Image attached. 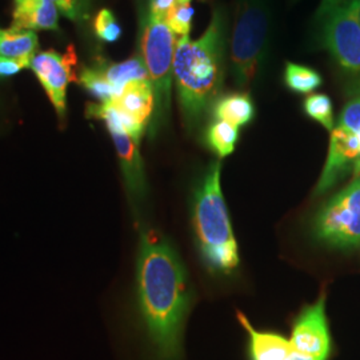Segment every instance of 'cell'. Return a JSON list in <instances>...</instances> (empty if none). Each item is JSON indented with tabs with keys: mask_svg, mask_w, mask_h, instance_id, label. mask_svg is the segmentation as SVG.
I'll return each instance as SVG.
<instances>
[{
	"mask_svg": "<svg viewBox=\"0 0 360 360\" xmlns=\"http://www.w3.org/2000/svg\"><path fill=\"white\" fill-rule=\"evenodd\" d=\"M30 60L25 59H8L0 56V77H8L16 75L23 68H31Z\"/></svg>",
	"mask_w": 360,
	"mask_h": 360,
	"instance_id": "obj_24",
	"label": "cell"
},
{
	"mask_svg": "<svg viewBox=\"0 0 360 360\" xmlns=\"http://www.w3.org/2000/svg\"><path fill=\"white\" fill-rule=\"evenodd\" d=\"M348 99L338 122V127L352 134L360 132V87H348Z\"/></svg>",
	"mask_w": 360,
	"mask_h": 360,
	"instance_id": "obj_22",
	"label": "cell"
},
{
	"mask_svg": "<svg viewBox=\"0 0 360 360\" xmlns=\"http://www.w3.org/2000/svg\"><path fill=\"white\" fill-rule=\"evenodd\" d=\"M98 65L102 70L105 80L117 91V94L129 82L138 79H148L147 68L141 55L129 58L127 60L119 63L99 62Z\"/></svg>",
	"mask_w": 360,
	"mask_h": 360,
	"instance_id": "obj_16",
	"label": "cell"
},
{
	"mask_svg": "<svg viewBox=\"0 0 360 360\" xmlns=\"http://www.w3.org/2000/svg\"><path fill=\"white\" fill-rule=\"evenodd\" d=\"M59 10L52 0H19L13 11V28L22 31H58Z\"/></svg>",
	"mask_w": 360,
	"mask_h": 360,
	"instance_id": "obj_13",
	"label": "cell"
},
{
	"mask_svg": "<svg viewBox=\"0 0 360 360\" xmlns=\"http://www.w3.org/2000/svg\"><path fill=\"white\" fill-rule=\"evenodd\" d=\"M115 144L120 167L132 195L141 196L144 191V174L139 143L123 129H108Z\"/></svg>",
	"mask_w": 360,
	"mask_h": 360,
	"instance_id": "obj_12",
	"label": "cell"
},
{
	"mask_svg": "<svg viewBox=\"0 0 360 360\" xmlns=\"http://www.w3.org/2000/svg\"><path fill=\"white\" fill-rule=\"evenodd\" d=\"M284 83L296 94H311L322 86L323 77L314 68L288 62L284 68Z\"/></svg>",
	"mask_w": 360,
	"mask_h": 360,
	"instance_id": "obj_18",
	"label": "cell"
},
{
	"mask_svg": "<svg viewBox=\"0 0 360 360\" xmlns=\"http://www.w3.org/2000/svg\"><path fill=\"white\" fill-rule=\"evenodd\" d=\"M37 49L38 37L34 31H22L13 27L0 30V56L32 62Z\"/></svg>",
	"mask_w": 360,
	"mask_h": 360,
	"instance_id": "obj_15",
	"label": "cell"
},
{
	"mask_svg": "<svg viewBox=\"0 0 360 360\" xmlns=\"http://www.w3.org/2000/svg\"><path fill=\"white\" fill-rule=\"evenodd\" d=\"M285 360H316L314 359V358H309L307 355H303V354H300V352H297L295 349H292V352L290 354V356L287 358Z\"/></svg>",
	"mask_w": 360,
	"mask_h": 360,
	"instance_id": "obj_27",
	"label": "cell"
},
{
	"mask_svg": "<svg viewBox=\"0 0 360 360\" xmlns=\"http://www.w3.org/2000/svg\"><path fill=\"white\" fill-rule=\"evenodd\" d=\"M346 1H348V0H322V1H321V6H319V8H318V13H316L318 19L323 20L326 16H328V15L333 13V11H335L338 7L343 6Z\"/></svg>",
	"mask_w": 360,
	"mask_h": 360,
	"instance_id": "obj_26",
	"label": "cell"
},
{
	"mask_svg": "<svg viewBox=\"0 0 360 360\" xmlns=\"http://www.w3.org/2000/svg\"><path fill=\"white\" fill-rule=\"evenodd\" d=\"M193 13L195 10L191 6V1L179 0L175 7L167 13L165 23L178 38L190 37Z\"/></svg>",
	"mask_w": 360,
	"mask_h": 360,
	"instance_id": "obj_21",
	"label": "cell"
},
{
	"mask_svg": "<svg viewBox=\"0 0 360 360\" xmlns=\"http://www.w3.org/2000/svg\"><path fill=\"white\" fill-rule=\"evenodd\" d=\"M89 1H90V0H89Z\"/></svg>",
	"mask_w": 360,
	"mask_h": 360,
	"instance_id": "obj_32",
	"label": "cell"
},
{
	"mask_svg": "<svg viewBox=\"0 0 360 360\" xmlns=\"http://www.w3.org/2000/svg\"><path fill=\"white\" fill-rule=\"evenodd\" d=\"M269 35V13L260 0H245L231 38V74L238 89L255 80Z\"/></svg>",
	"mask_w": 360,
	"mask_h": 360,
	"instance_id": "obj_4",
	"label": "cell"
},
{
	"mask_svg": "<svg viewBox=\"0 0 360 360\" xmlns=\"http://www.w3.org/2000/svg\"><path fill=\"white\" fill-rule=\"evenodd\" d=\"M94 30L96 37L105 43H115L122 37V27L117 23L114 13L108 8L101 10L95 16Z\"/></svg>",
	"mask_w": 360,
	"mask_h": 360,
	"instance_id": "obj_23",
	"label": "cell"
},
{
	"mask_svg": "<svg viewBox=\"0 0 360 360\" xmlns=\"http://www.w3.org/2000/svg\"><path fill=\"white\" fill-rule=\"evenodd\" d=\"M212 111L217 120L227 122L240 129L254 119L255 105L248 94L233 92L217 99Z\"/></svg>",
	"mask_w": 360,
	"mask_h": 360,
	"instance_id": "obj_14",
	"label": "cell"
},
{
	"mask_svg": "<svg viewBox=\"0 0 360 360\" xmlns=\"http://www.w3.org/2000/svg\"><path fill=\"white\" fill-rule=\"evenodd\" d=\"M183 1H191V0H183Z\"/></svg>",
	"mask_w": 360,
	"mask_h": 360,
	"instance_id": "obj_30",
	"label": "cell"
},
{
	"mask_svg": "<svg viewBox=\"0 0 360 360\" xmlns=\"http://www.w3.org/2000/svg\"><path fill=\"white\" fill-rule=\"evenodd\" d=\"M138 306L150 360H183L191 290L167 240L142 232L136 266Z\"/></svg>",
	"mask_w": 360,
	"mask_h": 360,
	"instance_id": "obj_1",
	"label": "cell"
},
{
	"mask_svg": "<svg viewBox=\"0 0 360 360\" xmlns=\"http://www.w3.org/2000/svg\"><path fill=\"white\" fill-rule=\"evenodd\" d=\"M178 1L179 0H150L148 13L155 19L165 22L167 13L175 7Z\"/></svg>",
	"mask_w": 360,
	"mask_h": 360,
	"instance_id": "obj_25",
	"label": "cell"
},
{
	"mask_svg": "<svg viewBox=\"0 0 360 360\" xmlns=\"http://www.w3.org/2000/svg\"><path fill=\"white\" fill-rule=\"evenodd\" d=\"M354 174H355V176L356 178H360V156L355 160V163H354Z\"/></svg>",
	"mask_w": 360,
	"mask_h": 360,
	"instance_id": "obj_28",
	"label": "cell"
},
{
	"mask_svg": "<svg viewBox=\"0 0 360 360\" xmlns=\"http://www.w3.org/2000/svg\"><path fill=\"white\" fill-rule=\"evenodd\" d=\"M315 236L336 248L360 245V178L331 198L314 220Z\"/></svg>",
	"mask_w": 360,
	"mask_h": 360,
	"instance_id": "obj_7",
	"label": "cell"
},
{
	"mask_svg": "<svg viewBox=\"0 0 360 360\" xmlns=\"http://www.w3.org/2000/svg\"><path fill=\"white\" fill-rule=\"evenodd\" d=\"M193 226L206 266L229 274L239 264L238 245L220 188V163H212L195 193Z\"/></svg>",
	"mask_w": 360,
	"mask_h": 360,
	"instance_id": "obj_3",
	"label": "cell"
},
{
	"mask_svg": "<svg viewBox=\"0 0 360 360\" xmlns=\"http://www.w3.org/2000/svg\"><path fill=\"white\" fill-rule=\"evenodd\" d=\"M84 1H86V4H87V6H89V0H84Z\"/></svg>",
	"mask_w": 360,
	"mask_h": 360,
	"instance_id": "obj_29",
	"label": "cell"
},
{
	"mask_svg": "<svg viewBox=\"0 0 360 360\" xmlns=\"http://www.w3.org/2000/svg\"><path fill=\"white\" fill-rule=\"evenodd\" d=\"M77 65V53L74 46H70L65 53L43 51L35 53L31 68L46 91L60 120L67 111V87L75 80L74 67Z\"/></svg>",
	"mask_w": 360,
	"mask_h": 360,
	"instance_id": "obj_8",
	"label": "cell"
},
{
	"mask_svg": "<svg viewBox=\"0 0 360 360\" xmlns=\"http://www.w3.org/2000/svg\"><path fill=\"white\" fill-rule=\"evenodd\" d=\"M360 0H348L323 19V47L349 77L348 87H360Z\"/></svg>",
	"mask_w": 360,
	"mask_h": 360,
	"instance_id": "obj_6",
	"label": "cell"
},
{
	"mask_svg": "<svg viewBox=\"0 0 360 360\" xmlns=\"http://www.w3.org/2000/svg\"><path fill=\"white\" fill-rule=\"evenodd\" d=\"M176 43L178 37L163 20L155 19L148 13L143 15L139 38L141 58L154 89L158 122L165 119L169 110Z\"/></svg>",
	"mask_w": 360,
	"mask_h": 360,
	"instance_id": "obj_5",
	"label": "cell"
},
{
	"mask_svg": "<svg viewBox=\"0 0 360 360\" xmlns=\"http://www.w3.org/2000/svg\"><path fill=\"white\" fill-rule=\"evenodd\" d=\"M236 316L247 333V360H285L290 356L294 349L290 339L279 333L254 328L242 312Z\"/></svg>",
	"mask_w": 360,
	"mask_h": 360,
	"instance_id": "obj_11",
	"label": "cell"
},
{
	"mask_svg": "<svg viewBox=\"0 0 360 360\" xmlns=\"http://www.w3.org/2000/svg\"><path fill=\"white\" fill-rule=\"evenodd\" d=\"M359 156L360 146L356 135L338 126L334 127L331 131L326 166L318 181L315 195H321L333 188L351 168H354V163Z\"/></svg>",
	"mask_w": 360,
	"mask_h": 360,
	"instance_id": "obj_10",
	"label": "cell"
},
{
	"mask_svg": "<svg viewBox=\"0 0 360 360\" xmlns=\"http://www.w3.org/2000/svg\"><path fill=\"white\" fill-rule=\"evenodd\" d=\"M77 80L80 86L84 87V90L89 91L91 95L98 98L101 102H107L117 95V91L105 80L98 63L90 67H84L80 71Z\"/></svg>",
	"mask_w": 360,
	"mask_h": 360,
	"instance_id": "obj_19",
	"label": "cell"
},
{
	"mask_svg": "<svg viewBox=\"0 0 360 360\" xmlns=\"http://www.w3.org/2000/svg\"><path fill=\"white\" fill-rule=\"evenodd\" d=\"M227 25L223 13L214 11L200 38H178L174 58V82L180 111L188 127L200 123L215 103L224 77Z\"/></svg>",
	"mask_w": 360,
	"mask_h": 360,
	"instance_id": "obj_2",
	"label": "cell"
},
{
	"mask_svg": "<svg viewBox=\"0 0 360 360\" xmlns=\"http://www.w3.org/2000/svg\"><path fill=\"white\" fill-rule=\"evenodd\" d=\"M290 342L292 348L316 360H328L333 352V339L326 316V296L303 309L292 326Z\"/></svg>",
	"mask_w": 360,
	"mask_h": 360,
	"instance_id": "obj_9",
	"label": "cell"
},
{
	"mask_svg": "<svg viewBox=\"0 0 360 360\" xmlns=\"http://www.w3.org/2000/svg\"><path fill=\"white\" fill-rule=\"evenodd\" d=\"M359 22H360V13H359Z\"/></svg>",
	"mask_w": 360,
	"mask_h": 360,
	"instance_id": "obj_31",
	"label": "cell"
},
{
	"mask_svg": "<svg viewBox=\"0 0 360 360\" xmlns=\"http://www.w3.org/2000/svg\"><path fill=\"white\" fill-rule=\"evenodd\" d=\"M238 139H239V129L227 122L215 120L207 129V146L218 155L220 159L233 153Z\"/></svg>",
	"mask_w": 360,
	"mask_h": 360,
	"instance_id": "obj_17",
	"label": "cell"
},
{
	"mask_svg": "<svg viewBox=\"0 0 360 360\" xmlns=\"http://www.w3.org/2000/svg\"><path fill=\"white\" fill-rule=\"evenodd\" d=\"M304 112L330 132L334 129V105L328 95L311 94L304 99Z\"/></svg>",
	"mask_w": 360,
	"mask_h": 360,
	"instance_id": "obj_20",
	"label": "cell"
}]
</instances>
